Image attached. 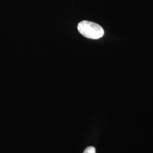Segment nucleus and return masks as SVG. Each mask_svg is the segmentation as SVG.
Masks as SVG:
<instances>
[{
    "label": "nucleus",
    "mask_w": 153,
    "mask_h": 153,
    "mask_svg": "<svg viewBox=\"0 0 153 153\" xmlns=\"http://www.w3.org/2000/svg\"><path fill=\"white\" fill-rule=\"evenodd\" d=\"M77 29L82 35L88 39H98L103 36L104 31L99 25L88 21H82L78 25Z\"/></svg>",
    "instance_id": "f257e3e1"
},
{
    "label": "nucleus",
    "mask_w": 153,
    "mask_h": 153,
    "mask_svg": "<svg viewBox=\"0 0 153 153\" xmlns=\"http://www.w3.org/2000/svg\"><path fill=\"white\" fill-rule=\"evenodd\" d=\"M83 153H96V150L93 146H89L85 149Z\"/></svg>",
    "instance_id": "f03ea898"
}]
</instances>
